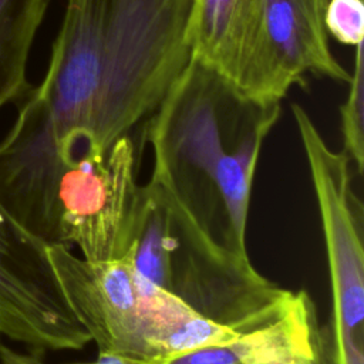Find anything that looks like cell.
I'll return each mask as SVG.
<instances>
[{
	"mask_svg": "<svg viewBox=\"0 0 364 364\" xmlns=\"http://www.w3.org/2000/svg\"><path fill=\"white\" fill-rule=\"evenodd\" d=\"M193 0H67L43 81L0 141V203L51 210L65 168L145 125L191 60Z\"/></svg>",
	"mask_w": 364,
	"mask_h": 364,
	"instance_id": "obj_1",
	"label": "cell"
},
{
	"mask_svg": "<svg viewBox=\"0 0 364 364\" xmlns=\"http://www.w3.org/2000/svg\"><path fill=\"white\" fill-rule=\"evenodd\" d=\"M280 104H262L191 58L144 125L152 182L219 247L249 257L246 225L263 142Z\"/></svg>",
	"mask_w": 364,
	"mask_h": 364,
	"instance_id": "obj_2",
	"label": "cell"
},
{
	"mask_svg": "<svg viewBox=\"0 0 364 364\" xmlns=\"http://www.w3.org/2000/svg\"><path fill=\"white\" fill-rule=\"evenodd\" d=\"M128 252L145 289L164 290L235 331L249 333L270 320L290 293L262 276L249 257L209 240L149 181L141 185V213Z\"/></svg>",
	"mask_w": 364,
	"mask_h": 364,
	"instance_id": "obj_3",
	"label": "cell"
},
{
	"mask_svg": "<svg viewBox=\"0 0 364 364\" xmlns=\"http://www.w3.org/2000/svg\"><path fill=\"white\" fill-rule=\"evenodd\" d=\"M291 112L309 164L321 219L331 284V318L324 328L330 364H364V205L353 188L351 161L328 148L309 114Z\"/></svg>",
	"mask_w": 364,
	"mask_h": 364,
	"instance_id": "obj_4",
	"label": "cell"
},
{
	"mask_svg": "<svg viewBox=\"0 0 364 364\" xmlns=\"http://www.w3.org/2000/svg\"><path fill=\"white\" fill-rule=\"evenodd\" d=\"M141 213L135 145L119 138L102 158H85L63 172L55 192L57 243L77 246L88 260L122 257Z\"/></svg>",
	"mask_w": 364,
	"mask_h": 364,
	"instance_id": "obj_5",
	"label": "cell"
},
{
	"mask_svg": "<svg viewBox=\"0 0 364 364\" xmlns=\"http://www.w3.org/2000/svg\"><path fill=\"white\" fill-rule=\"evenodd\" d=\"M48 243L0 203V334L30 350H81L91 338L70 309Z\"/></svg>",
	"mask_w": 364,
	"mask_h": 364,
	"instance_id": "obj_6",
	"label": "cell"
},
{
	"mask_svg": "<svg viewBox=\"0 0 364 364\" xmlns=\"http://www.w3.org/2000/svg\"><path fill=\"white\" fill-rule=\"evenodd\" d=\"M327 0H264L257 37L236 87L262 104H280L306 74L350 82L333 57L323 23Z\"/></svg>",
	"mask_w": 364,
	"mask_h": 364,
	"instance_id": "obj_7",
	"label": "cell"
},
{
	"mask_svg": "<svg viewBox=\"0 0 364 364\" xmlns=\"http://www.w3.org/2000/svg\"><path fill=\"white\" fill-rule=\"evenodd\" d=\"M47 252L70 309L98 351L148 358L144 293L129 252L112 260H88L58 243Z\"/></svg>",
	"mask_w": 364,
	"mask_h": 364,
	"instance_id": "obj_8",
	"label": "cell"
},
{
	"mask_svg": "<svg viewBox=\"0 0 364 364\" xmlns=\"http://www.w3.org/2000/svg\"><path fill=\"white\" fill-rule=\"evenodd\" d=\"M264 0H193L185 40L191 58L235 85L253 50Z\"/></svg>",
	"mask_w": 364,
	"mask_h": 364,
	"instance_id": "obj_9",
	"label": "cell"
},
{
	"mask_svg": "<svg viewBox=\"0 0 364 364\" xmlns=\"http://www.w3.org/2000/svg\"><path fill=\"white\" fill-rule=\"evenodd\" d=\"M236 346L242 364H330L324 328L304 290L290 291L280 311Z\"/></svg>",
	"mask_w": 364,
	"mask_h": 364,
	"instance_id": "obj_10",
	"label": "cell"
},
{
	"mask_svg": "<svg viewBox=\"0 0 364 364\" xmlns=\"http://www.w3.org/2000/svg\"><path fill=\"white\" fill-rule=\"evenodd\" d=\"M50 0H0V108L33 88L27 64Z\"/></svg>",
	"mask_w": 364,
	"mask_h": 364,
	"instance_id": "obj_11",
	"label": "cell"
},
{
	"mask_svg": "<svg viewBox=\"0 0 364 364\" xmlns=\"http://www.w3.org/2000/svg\"><path fill=\"white\" fill-rule=\"evenodd\" d=\"M354 68L350 78V90L340 105L341 134L344 152L355 166L358 175L364 169V53L363 43L354 47Z\"/></svg>",
	"mask_w": 364,
	"mask_h": 364,
	"instance_id": "obj_12",
	"label": "cell"
},
{
	"mask_svg": "<svg viewBox=\"0 0 364 364\" xmlns=\"http://www.w3.org/2000/svg\"><path fill=\"white\" fill-rule=\"evenodd\" d=\"M323 23L327 34L355 47L364 38V0H327Z\"/></svg>",
	"mask_w": 364,
	"mask_h": 364,
	"instance_id": "obj_13",
	"label": "cell"
},
{
	"mask_svg": "<svg viewBox=\"0 0 364 364\" xmlns=\"http://www.w3.org/2000/svg\"><path fill=\"white\" fill-rule=\"evenodd\" d=\"M0 364H46L41 351H20L0 341Z\"/></svg>",
	"mask_w": 364,
	"mask_h": 364,
	"instance_id": "obj_14",
	"label": "cell"
},
{
	"mask_svg": "<svg viewBox=\"0 0 364 364\" xmlns=\"http://www.w3.org/2000/svg\"><path fill=\"white\" fill-rule=\"evenodd\" d=\"M65 364H154L149 358L127 354V353H117V351H98L95 360L91 361H75V363H65Z\"/></svg>",
	"mask_w": 364,
	"mask_h": 364,
	"instance_id": "obj_15",
	"label": "cell"
}]
</instances>
